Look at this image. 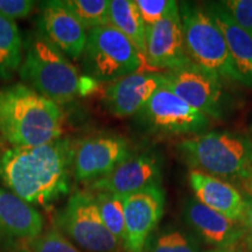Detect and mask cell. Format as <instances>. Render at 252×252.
<instances>
[{"label":"cell","mask_w":252,"mask_h":252,"mask_svg":"<svg viewBox=\"0 0 252 252\" xmlns=\"http://www.w3.org/2000/svg\"><path fill=\"white\" fill-rule=\"evenodd\" d=\"M19 75L25 86L59 104L76 98L88 88L77 69L37 30L28 36Z\"/></svg>","instance_id":"3957f363"},{"label":"cell","mask_w":252,"mask_h":252,"mask_svg":"<svg viewBox=\"0 0 252 252\" xmlns=\"http://www.w3.org/2000/svg\"><path fill=\"white\" fill-rule=\"evenodd\" d=\"M186 52L190 62L219 76L242 83L222 32L206 9L194 2L179 5Z\"/></svg>","instance_id":"5b68a950"},{"label":"cell","mask_w":252,"mask_h":252,"mask_svg":"<svg viewBox=\"0 0 252 252\" xmlns=\"http://www.w3.org/2000/svg\"><path fill=\"white\" fill-rule=\"evenodd\" d=\"M56 224L84 251L118 252L122 247L106 229L94 196L89 191L72 194L59 213Z\"/></svg>","instance_id":"52a82bcc"},{"label":"cell","mask_w":252,"mask_h":252,"mask_svg":"<svg viewBox=\"0 0 252 252\" xmlns=\"http://www.w3.org/2000/svg\"><path fill=\"white\" fill-rule=\"evenodd\" d=\"M74 150L75 143L65 138L11 147L0 156V179L31 206H48L70 190Z\"/></svg>","instance_id":"6da1fadb"},{"label":"cell","mask_w":252,"mask_h":252,"mask_svg":"<svg viewBox=\"0 0 252 252\" xmlns=\"http://www.w3.org/2000/svg\"><path fill=\"white\" fill-rule=\"evenodd\" d=\"M32 252H82L59 229H50L27 242Z\"/></svg>","instance_id":"d4e9b609"},{"label":"cell","mask_w":252,"mask_h":252,"mask_svg":"<svg viewBox=\"0 0 252 252\" xmlns=\"http://www.w3.org/2000/svg\"><path fill=\"white\" fill-rule=\"evenodd\" d=\"M242 225L244 229V237L249 248L252 250V196L244 195V213L242 219Z\"/></svg>","instance_id":"f1b7e54d"},{"label":"cell","mask_w":252,"mask_h":252,"mask_svg":"<svg viewBox=\"0 0 252 252\" xmlns=\"http://www.w3.org/2000/svg\"><path fill=\"white\" fill-rule=\"evenodd\" d=\"M131 156L130 144L117 134H97L75 143L72 174L78 182L99 180Z\"/></svg>","instance_id":"30bf717a"},{"label":"cell","mask_w":252,"mask_h":252,"mask_svg":"<svg viewBox=\"0 0 252 252\" xmlns=\"http://www.w3.org/2000/svg\"><path fill=\"white\" fill-rule=\"evenodd\" d=\"M224 5L236 23L252 35V0H228Z\"/></svg>","instance_id":"4316f807"},{"label":"cell","mask_w":252,"mask_h":252,"mask_svg":"<svg viewBox=\"0 0 252 252\" xmlns=\"http://www.w3.org/2000/svg\"><path fill=\"white\" fill-rule=\"evenodd\" d=\"M186 165L222 179L252 175V143L244 135L212 131L184 139L176 146Z\"/></svg>","instance_id":"277c9868"},{"label":"cell","mask_w":252,"mask_h":252,"mask_svg":"<svg viewBox=\"0 0 252 252\" xmlns=\"http://www.w3.org/2000/svg\"><path fill=\"white\" fill-rule=\"evenodd\" d=\"M146 131L157 134H200L210 119L165 87L158 89L146 105L134 116Z\"/></svg>","instance_id":"ba28073f"},{"label":"cell","mask_w":252,"mask_h":252,"mask_svg":"<svg viewBox=\"0 0 252 252\" xmlns=\"http://www.w3.org/2000/svg\"><path fill=\"white\" fill-rule=\"evenodd\" d=\"M99 215L106 229L124 247L125 242V215L123 196L110 193H97L94 195Z\"/></svg>","instance_id":"7402d4cb"},{"label":"cell","mask_w":252,"mask_h":252,"mask_svg":"<svg viewBox=\"0 0 252 252\" xmlns=\"http://www.w3.org/2000/svg\"><path fill=\"white\" fill-rule=\"evenodd\" d=\"M209 252H232L231 250H214V251H209Z\"/></svg>","instance_id":"1f68e13d"},{"label":"cell","mask_w":252,"mask_h":252,"mask_svg":"<svg viewBox=\"0 0 252 252\" xmlns=\"http://www.w3.org/2000/svg\"><path fill=\"white\" fill-rule=\"evenodd\" d=\"M167 88L207 117L220 119L226 110L222 80L212 72L188 63L185 67L163 72Z\"/></svg>","instance_id":"9c48e42d"},{"label":"cell","mask_w":252,"mask_h":252,"mask_svg":"<svg viewBox=\"0 0 252 252\" xmlns=\"http://www.w3.org/2000/svg\"><path fill=\"white\" fill-rule=\"evenodd\" d=\"M206 11L224 36L242 84L252 88V35L236 23L224 1L207 2Z\"/></svg>","instance_id":"d6986e66"},{"label":"cell","mask_w":252,"mask_h":252,"mask_svg":"<svg viewBox=\"0 0 252 252\" xmlns=\"http://www.w3.org/2000/svg\"><path fill=\"white\" fill-rule=\"evenodd\" d=\"M161 162L157 154L145 152L131 156L99 180L89 185L97 193H110L119 196L137 193L151 186H160Z\"/></svg>","instance_id":"5bb4252c"},{"label":"cell","mask_w":252,"mask_h":252,"mask_svg":"<svg viewBox=\"0 0 252 252\" xmlns=\"http://www.w3.org/2000/svg\"><path fill=\"white\" fill-rule=\"evenodd\" d=\"M109 24L127 37L146 59V25L137 5L131 0L109 2Z\"/></svg>","instance_id":"ffe728a7"},{"label":"cell","mask_w":252,"mask_h":252,"mask_svg":"<svg viewBox=\"0 0 252 252\" xmlns=\"http://www.w3.org/2000/svg\"><path fill=\"white\" fill-rule=\"evenodd\" d=\"M184 217L206 243L217 250H230L244 237L241 222L228 219L194 197L186 201Z\"/></svg>","instance_id":"2e32d148"},{"label":"cell","mask_w":252,"mask_h":252,"mask_svg":"<svg viewBox=\"0 0 252 252\" xmlns=\"http://www.w3.org/2000/svg\"><path fill=\"white\" fill-rule=\"evenodd\" d=\"M64 2L87 31L110 25L108 0H65Z\"/></svg>","instance_id":"603a6c76"},{"label":"cell","mask_w":252,"mask_h":252,"mask_svg":"<svg viewBox=\"0 0 252 252\" xmlns=\"http://www.w3.org/2000/svg\"><path fill=\"white\" fill-rule=\"evenodd\" d=\"M165 75L157 71H138L112 82L104 94V105L119 118L135 116L158 89L163 87Z\"/></svg>","instance_id":"9a60e30c"},{"label":"cell","mask_w":252,"mask_h":252,"mask_svg":"<svg viewBox=\"0 0 252 252\" xmlns=\"http://www.w3.org/2000/svg\"><path fill=\"white\" fill-rule=\"evenodd\" d=\"M83 70L94 81L115 82L151 68L133 43L111 25L88 31Z\"/></svg>","instance_id":"8992f818"},{"label":"cell","mask_w":252,"mask_h":252,"mask_svg":"<svg viewBox=\"0 0 252 252\" xmlns=\"http://www.w3.org/2000/svg\"><path fill=\"white\" fill-rule=\"evenodd\" d=\"M125 215L126 252H143L151 234L163 215L165 191L161 186H151L123 196Z\"/></svg>","instance_id":"8fae6325"},{"label":"cell","mask_w":252,"mask_h":252,"mask_svg":"<svg viewBox=\"0 0 252 252\" xmlns=\"http://www.w3.org/2000/svg\"><path fill=\"white\" fill-rule=\"evenodd\" d=\"M244 186H245V189H247L249 193H250V194L252 195V175L250 176V178L245 179V184H244Z\"/></svg>","instance_id":"f546056e"},{"label":"cell","mask_w":252,"mask_h":252,"mask_svg":"<svg viewBox=\"0 0 252 252\" xmlns=\"http://www.w3.org/2000/svg\"><path fill=\"white\" fill-rule=\"evenodd\" d=\"M2 141H4V140H2V139H1V137H0V146H1V144H2ZM0 156H1V154H0Z\"/></svg>","instance_id":"d6a6232c"},{"label":"cell","mask_w":252,"mask_h":252,"mask_svg":"<svg viewBox=\"0 0 252 252\" xmlns=\"http://www.w3.org/2000/svg\"><path fill=\"white\" fill-rule=\"evenodd\" d=\"M13 252H32L30 249H18V250H15Z\"/></svg>","instance_id":"4dcf8cb0"},{"label":"cell","mask_w":252,"mask_h":252,"mask_svg":"<svg viewBox=\"0 0 252 252\" xmlns=\"http://www.w3.org/2000/svg\"><path fill=\"white\" fill-rule=\"evenodd\" d=\"M188 180L197 201L228 219L242 223L244 196L237 188L222 179L196 169L189 172Z\"/></svg>","instance_id":"e0dca14e"},{"label":"cell","mask_w":252,"mask_h":252,"mask_svg":"<svg viewBox=\"0 0 252 252\" xmlns=\"http://www.w3.org/2000/svg\"><path fill=\"white\" fill-rule=\"evenodd\" d=\"M146 61L152 69L169 71L190 63L186 52L179 6L146 27Z\"/></svg>","instance_id":"7c38bea8"},{"label":"cell","mask_w":252,"mask_h":252,"mask_svg":"<svg viewBox=\"0 0 252 252\" xmlns=\"http://www.w3.org/2000/svg\"><path fill=\"white\" fill-rule=\"evenodd\" d=\"M24 41L14 20L0 14V81H8L20 69Z\"/></svg>","instance_id":"44dd1931"},{"label":"cell","mask_w":252,"mask_h":252,"mask_svg":"<svg viewBox=\"0 0 252 252\" xmlns=\"http://www.w3.org/2000/svg\"><path fill=\"white\" fill-rule=\"evenodd\" d=\"M39 31L68 58L77 60L83 54L88 31L64 1L52 0L42 2L39 15Z\"/></svg>","instance_id":"4fadbf2b"},{"label":"cell","mask_w":252,"mask_h":252,"mask_svg":"<svg viewBox=\"0 0 252 252\" xmlns=\"http://www.w3.org/2000/svg\"><path fill=\"white\" fill-rule=\"evenodd\" d=\"M143 252H200V249L184 232L169 230L149 239Z\"/></svg>","instance_id":"cb8c5ba5"},{"label":"cell","mask_w":252,"mask_h":252,"mask_svg":"<svg viewBox=\"0 0 252 252\" xmlns=\"http://www.w3.org/2000/svg\"><path fill=\"white\" fill-rule=\"evenodd\" d=\"M34 7L35 2L32 0H0V14L11 20L27 18Z\"/></svg>","instance_id":"83f0119b"},{"label":"cell","mask_w":252,"mask_h":252,"mask_svg":"<svg viewBox=\"0 0 252 252\" xmlns=\"http://www.w3.org/2000/svg\"><path fill=\"white\" fill-rule=\"evenodd\" d=\"M62 121L58 104L24 83L0 88V137L12 147L39 146L60 139Z\"/></svg>","instance_id":"7a4b0ae2"},{"label":"cell","mask_w":252,"mask_h":252,"mask_svg":"<svg viewBox=\"0 0 252 252\" xmlns=\"http://www.w3.org/2000/svg\"><path fill=\"white\" fill-rule=\"evenodd\" d=\"M134 2L146 27L160 21L179 6L174 0H135Z\"/></svg>","instance_id":"484cf974"},{"label":"cell","mask_w":252,"mask_h":252,"mask_svg":"<svg viewBox=\"0 0 252 252\" xmlns=\"http://www.w3.org/2000/svg\"><path fill=\"white\" fill-rule=\"evenodd\" d=\"M42 215L20 197L0 188V239L31 241L42 234Z\"/></svg>","instance_id":"ac0fdd59"}]
</instances>
